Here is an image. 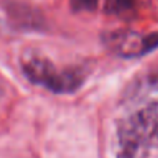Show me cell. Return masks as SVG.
I'll return each mask as SVG.
<instances>
[{"label": "cell", "mask_w": 158, "mask_h": 158, "mask_svg": "<svg viewBox=\"0 0 158 158\" xmlns=\"http://www.w3.org/2000/svg\"><path fill=\"white\" fill-rule=\"evenodd\" d=\"M136 0H107L106 10L112 14H122L133 7Z\"/></svg>", "instance_id": "obj_5"}, {"label": "cell", "mask_w": 158, "mask_h": 158, "mask_svg": "<svg viewBox=\"0 0 158 158\" xmlns=\"http://www.w3.org/2000/svg\"><path fill=\"white\" fill-rule=\"evenodd\" d=\"M150 86H153L154 89H158V72L157 74H154L153 75V78H151V81H150Z\"/></svg>", "instance_id": "obj_7"}, {"label": "cell", "mask_w": 158, "mask_h": 158, "mask_svg": "<svg viewBox=\"0 0 158 158\" xmlns=\"http://www.w3.org/2000/svg\"><path fill=\"white\" fill-rule=\"evenodd\" d=\"M0 97H2V89H0Z\"/></svg>", "instance_id": "obj_8"}, {"label": "cell", "mask_w": 158, "mask_h": 158, "mask_svg": "<svg viewBox=\"0 0 158 158\" xmlns=\"http://www.w3.org/2000/svg\"><path fill=\"white\" fill-rule=\"evenodd\" d=\"M119 132L137 139L148 148L158 147V98L129 117Z\"/></svg>", "instance_id": "obj_2"}, {"label": "cell", "mask_w": 158, "mask_h": 158, "mask_svg": "<svg viewBox=\"0 0 158 158\" xmlns=\"http://www.w3.org/2000/svg\"><path fill=\"white\" fill-rule=\"evenodd\" d=\"M148 147L137 139L119 132V150L117 158H147Z\"/></svg>", "instance_id": "obj_4"}, {"label": "cell", "mask_w": 158, "mask_h": 158, "mask_svg": "<svg viewBox=\"0 0 158 158\" xmlns=\"http://www.w3.org/2000/svg\"><path fill=\"white\" fill-rule=\"evenodd\" d=\"M108 47L122 57H137L158 47V32L140 35L133 31H117L106 38Z\"/></svg>", "instance_id": "obj_3"}, {"label": "cell", "mask_w": 158, "mask_h": 158, "mask_svg": "<svg viewBox=\"0 0 158 158\" xmlns=\"http://www.w3.org/2000/svg\"><path fill=\"white\" fill-rule=\"evenodd\" d=\"M21 68L29 82L57 94L77 92L86 78V69L81 67L60 69L52 60L36 53L25 54L21 58Z\"/></svg>", "instance_id": "obj_1"}, {"label": "cell", "mask_w": 158, "mask_h": 158, "mask_svg": "<svg viewBox=\"0 0 158 158\" xmlns=\"http://www.w3.org/2000/svg\"><path fill=\"white\" fill-rule=\"evenodd\" d=\"M74 11H93L98 4V0H69Z\"/></svg>", "instance_id": "obj_6"}]
</instances>
